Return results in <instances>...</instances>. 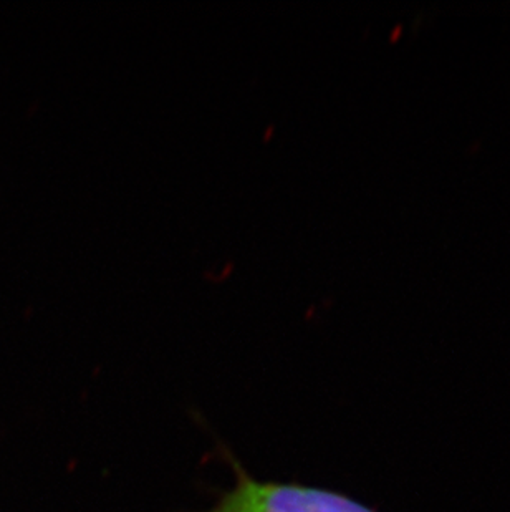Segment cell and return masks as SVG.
Returning a JSON list of instances; mask_svg holds the SVG:
<instances>
[{
  "instance_id": "6da1fadb",
  "label": "cell",
  "mask_w": 510,
  "mask_h": 512,
  "mask_svg": "<svg viewBox=\"0 0 510 512\" xmlns=\"http://www.w3.org/2000/svg\"><path fill=\"white\" fill-rule=\"evenodd\" d=\"M234 486L217 494L216 501L196 512H378L333 489L302 483L262 481L229 456Z\"/></svg>"
}]
</instances>
